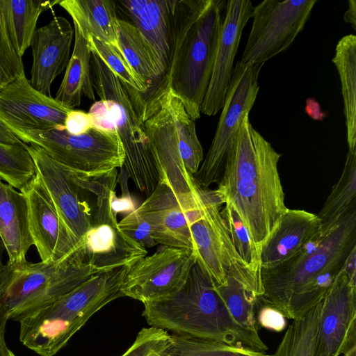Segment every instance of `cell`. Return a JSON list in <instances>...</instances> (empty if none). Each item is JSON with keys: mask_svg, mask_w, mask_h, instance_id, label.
Here are the masks:
<instances>
[{"mask_svg": "<svg viewBox=\"0 0 356 356\" xmlns=\"http://www.w3.org/2000/svg\"><path fill=\"white\" fill-rule=\"evenodd\" d=\"M278 153L250 121L243 119L216 189L245 227L260 255L262 245L288 209L281 183Z\"/></svg>", "mask_w": 356, "mask_h": 356, "instance_id": "obj_1", "label": "cell"}, {"mask_svg": "<svg viewBox=\"0 0 356 356\" xmlns=\"http://www.w3.org/2000/svg\"><path fill=\"white\" fill-rule=\"evenodd\" d=\"M225 0H175L166 71L151 95L168 90L182 102L188 116L200 118L211 81Z\"/></svg>", "mask_w": 356, "mask_h": 356, "instance_id": "obj_2", "label": "cell"}, {"mask_svg": "<svg viewBox=\"0 0 356 356\" xmlns=\"http://www.w3.org/2000/svg\"><path fill=\"white\" fill-rule=\"evenodd\" d=\"M355 248L356 209L293 257L273 268H261L263 296L286 318L302 316L322 300Z\"/></svg>", "mask_w": 356, "mask_h": 356, "instance_id": "obj_3", "label": "cell"}, {"mask_svg": "<svg viewBox=\"0 0 356 356\" xmlns=\"http://www.w3.org/2000/svg\"><path fill=\"white\" fill-rule=\"evenodd\" d=\"M143 305L142 315L151 327L261 353L268 349L257 332L233 319L213 282L196 262L179 291Z\"/></svg>", "mask_w": 356, "mask_h": 356, "instance_id": "obj_4", "label": "cell"}, {"mask_svg": "<svg viewBox=\"0 0 356 356\" xmlns=\"http://www.w3.org/2000/svg\"><path fill=\"white\" fill-rule=\"evenodd\" d=\"M140 113L159 181L171 188L185 212L192 209L197 204L200 190L193 176L204 159L195 121L169 90L142 96Z\"/></svg>", "mask_w": 356, "mask_h": 356, "instance_id": "obj_5", "label": "cell"}, {"mask_svg": "<svg viewBox=\"0 0 356 356\" xmlns=\"http://www.w3.org/2000/svg\"><path fill=\"white\" fill-rule=\"evenodd\" d=\"M129 267L97 273L53 302L22 317L19 341L40 356H54L97 311L123 297Z\"/></svg>", "mask_w": 356, "mask_h": 356, "instance_id": "obj_6", "label": "cell"}, {"mask_svg": "<svg viewBox=\"0 0 356 356\" xmlns=\"http://www.w3.org/2000/svg\"><path fill=\"white\" fill-rule=\"evenodd\" d=\"M91 68L95 92L100 100L107 102L122 145L123 165L136 187L148 196L158 185L160 175L140 113L142 94L121 81L94 52Z\"/></svg>", "mask_w": 356, "mask_h": 356, "instance_id": "obj_7", "label": "cell"}, {"mask_svg": "<svg viewBox=\"0 0 356 356\" xmlns=\"http://www.w3.org/2000/svg\"><path fill=\"white\" fill-rule=\"evenodd\" d=\"M97 273L85 261L79 247L58 262H7L0 284V307L8 321H19Z\"/></svg>", "mask_w": 356, "mask_h": 356, "instance_id": "obj_8", "label": "cell"}, {"mask_svg": "<svg viewBox=\"0 0 356 356\" xmlns=\"http://www.w3.org/2000/svg\"><path fill=\"white\" fill-rule=\"evenodd\" d=\"M224 204L216 189H200L197 205L186 212L198 266L216 286L229 277L256 296H262L261 276L237 253L220 211Z\"/></svg>", "mask_w": 356, "mask_h": 356, "instance_id": "obj_9", "label": "cell"}, {"mask_svg": "<svg viewBox=\"0 0 356 356\" xmlns=\"http://www.w3.org/2000/svg\"><path fill=\"white\" fill-rule=\"evenodd\" d=\"M24 143L42 148L54 160L85 177L108 175L124 164V153L115 132L91 128L80 135L65 129L7 128Z\"/></svg>", "mask_w": 356, "mask_h": 356, "instance_id": "obj_10", "label": "cell"}, {"mask_svg": "<svg viewBox=\"0 0 356 356\" xmlns=\"http://www.w3.org/2000/svg\"><path fill=\"white\" fill-rule=\"evenodd\" d=\"M263 65L236 63L213 139L203 163L193 176L200 188H209L211 184L219 182L234 138L255 103Z\"/></svg>", "mask_w": 356, "mask_h": 356, "instance_id": "obj_11", "label": "cell"}, {"mask_svg": "<svg viewBox=\"0 0 356 356\" xmlns=\"http://www.w3.org/2000/svg\"><path fill=\"white\" fill-rule=\"evenodd\" d=\"M317 0H264L253 8L252 24L241 60L264 63L287 49L304 29Z\"/></svg>", "mask_w": 356, "mask_h": 356, "instance_id": "obj_12", "label": "cell"}, {"mask_svg": "<svg viewBox=\"0 0 356 356\" xmlns=\"http://www.w3.org/2000/svg\"><path fill=\"white\" fill-rule=\"evenodd\" d=\"M195 262L193 250L164 246L129 268L123 297L144 303L170 296L184 286Z\"/></svg>", "mask_w": 356, "mask_h": 356, "instance_id": "obj_13", "label": "cell"}, {"mask_svg": "<svg viewBox=\"0 0 356 356\" xmlns=\"http://www.w3.org/2000/svg\"><path fill=\"white\" fill-rule=\"evenodd\" d=\"M356 348V280L343 267L321 300L314 356H339Z\"/></svg>", "mask_w": 356, "mask_h": 356, "instance_id": "obj_14", "label": "cell"}, {"mask_svg": "<svg viewBox=\"0 0 356 356\" xmlns=\"http://www.w3.org/2000/svg\"><path fill=\"white\" fill-rule=\"evenodd\" d=\"M71 110L35 90L26 76L0 90V122L6 128L64 130Z\"/></svg>", "mask_w": 356, "mask_h": 356, "instance_id": "obj_15", "label": "cell"}, {"mask_svg": "<svg viewBox=\"0 0 356 356\" xmlns=\"http://www.w3.org/2000/svg\"><path fill=\"white\" fill-rule=\"evenodd\" d=\"M20 192L26 197L30 234L44 263L60 261L79 247V241L63 223L37 175Z\"/></svg>", "mask_w": 356, "mask_h": 356, "instance_id": "obj_16", "label": "cell"}, {"mask_svg": "<svg viewBox=\"0 0 356 356\" xmlns=\"http://www.w3.org/2000/svg\"><path fill=\"white\" fill-rule=\"evenodd\" d=\"M253 8L250 0L227 1L212 75L201 106L204 115H215L223 107L242 32L252 16Z\"/></svg>", "mask_w": 356, "mask_h": 356, "instance_id": "obj_17", "label": "cell"}, {"mask_svg": "<svg viewBox=\"0 0 356 356\" xmlns=\"http://www.w3.org/2000/svg\"><path fill=\"white\" fill-rule=\"evenodd\" d=\"M35 167L36 175L65 225L79 242L90 229L89 209L79 197L76 186L63 166L42 148L26 145Z\"/></svg>", "mask_w": 356, "mask_h": 356, "instance_id": "obj_18", "label": "cell"}, {"mask_svg": "<svg viewBox=\"0 0 356 356\" xmlns=\"http://www.w3.org/2000/svg\"><path fill=\"white\" fill-rule=\"evenodd\" d=\"M85 261L97 273L130 268L147 254L146 248L119 228L116 215L96 216L95 223L79 242Z\"/></svg>", "mask_w": 356, "mask_h": 356, "instance_id": "obj_19", "label": "cell"}, {"mask_svg": "<svg viewBox=\"0 0 356 356\" xmlns=\"http://www.w3.org/2000/svg\"><path fill=\"white\" fill-rule=\"evenodd\" d=\"M74 30L65 17H54L47 24L37 28L32 38L33 64L31 85L51 96V86L66 68L70 58Z\"/></svg>", "mask_w": 356, "mask_h": 356, "instance_id": "obj_20", "label": "cell"}, {"mask_svg": "<svg viewBox=\"0 0 356 356\" xmlns=\"http://www.w3.org/2000/svg\"><path fill=\"white\" fill-rule=\"evenodd\" d=\"M136 210L149 222L156 244L193 250L186 212L166 184L159 181Z\"/></svg>", "mask_w": 356, "mask_h": 356, "instance_id": "obj_21", "label": "cell"}, {"mask_svg": "<svg viewBox=\"0 0 356 356\" xmlns=\"http://www.w3.org/2000/svg\"><path fill=\"white\" fill-rule=\"evenodd\" d=\"M175 0L115 1L120 9L149 44L156 58L161 79L169 56L170 21Z\"/></svg>", "mask_w": 356, "mask_h": 356, "instance_id": "obj_22", "label": "cell"}, {"mask_svg": "<svg viewBox=\"0 0 356 356\" xmlns=\"http://www.w3.org/2000/svg\"><path fill=\"white\" fill-rule=\"evenodd\" d=\"M319 233L320 220L316 214L287 209L261 248V269L287 260Z\"/></svg>", "mask_w": 356, "mask_h": 356, "instance_id": "obj_23", "label": "cell"}, {"mask_svg": "<svg viewBox=\"0 0 356 356\" xmlns=\"http://www.w3.org/2000/svg\"><path fill=\"white\" fill-rule=\"evenodd\" d=\"M0 240L8 254V263L26 261V255L33 242L29 225L26 197L0 178Z\"/></svg>", "mask_w": 356, "mask_h": 356, "instance_id": "obj_24", "label": "cell"}, {"mask_svg": "<svg viewBox=\"0 0 356 356\" xmlns=\"http://www.w3.org/2000/svg\"><path fill=\"white\" fill-rule=\"evenodd\" d=\"M86 40L93 36L118 48L116 7L111 0H63L58 3Z\"/></svg>", "mask_w": 356, "mask_h": 356, "instance_id": "obj_25", "label": "cell"}, {"mask_svg": "<svg viewBox=\"0 0 356 356\" xmlns=\"http://www.w3.org/2000/svg\"><path fill=\"white\" fill-rule=\"evenodd\" d=\"M74 30L73 51L55 97L58 102L70 109L80 106L83 95L95 100L91 68L92 52L88 41L74 26Z\"/></svg>", "mask_w": 356, "mask_h": 356, "instance_id": "obj_26", "label": "cell"}, {"mask_svg": "<svg viewBox=\"0 0 356 356\" xmlns=\"http://www.w3.org/2000/svg\"><path fill=\"white\" fill-rule=\"evenodd\" d=\"M59 0H0V7L11 43L22 58L31 46L41 13Z\"/></svg>", "mask_w": 356, "mask_h": 356, "instance_id": "obj_27", "label": "cell"}, {"mask_svg": "<svg viewBox=\"0 0 356 356\" xmlns=\"http://www.w3.org/2000/svg\"><path fill=\"white\" fill-rule=\"evenodd\" d=\"M341 86L348 149L356 148V36H343L332 58Z\"/></svg>", "mask_w": 356, "mask_h": 356, "instance_id": "obj_28", "label": "cell"}, {"mask_svg": "<svg viewBox=\"0 0 356 356\" xmlns=\"http://www.w3.org/2000/svg\"><path fill=\"white\" fill-rule=\"evenodd\" d=\"M355 209L356 148L348 149L341 175L317 214L320 235H325Z\"/></svg>", "mask_w": 356, "mask_h": 356, "instance_id": "obj_29", "label": "cell"}, {"mask_svg": "<svg viewBox=\"0 0 356 356\" xmlns=\"http://www.w3.org/2000/svg\"><path fill=\"white\" fill-rule=\"evenodd\" d=\"M118 45L134 72L148 88L161 79L156 56L141 32L131 23L117 20Z\"/></svg>", "mask_w": 356, "mask_h": 356, "instance_id": "obj_30", "label": "cell"}, {"mask_svg": "<svg viewBox=\"0 0 356 356\" xmlns=\"http://www.w3.org/2000/svg\"><path fill=\"white\" fill-rule=\"evenodd\" d=\"M321 312V301L287 328L271 356H314Z\"/></svg>", "mask_w": 356, "mask_h": 356, "instance_id": "obj_31", "label": "cell"}, {"mask_svg": "<svg viewBox=\"0 0 356 356\" xmlns=\"http://www.w3.org/2000/svg\"><path fill=\"white\" fill-rule=\"evenodd\" d=\"M161 356H271L248 348L187 335L170 334Z\"/></svg>", "mask_w": 356, "mask_h": 356, "instance_id": "obj_32", "label": "cell"}, {"mask_svg": "<svg viewBox=\"0 0 356 356\" xmlns=\"http://www.w3.org/2000/svg\"><path fill=\"white\" fill-rule=\"evenodd\" d=\"M215 286L233 319L241 327L258 332L259 328L256 321L258 296L232 277H228L225 284Z\"/></svg>", "mask_w": 356, "mask_h": 356, "instance_id": "obj_33", "label": "cell"}, {"mask_svg": "<svg viewBox=\"0 0 356 356\" xmlns=\"http://www.w3.org/2000/svg\"><path fill=\"white\" fill-rule=\"evenodd\" d=\"M26 145L0 143V178L19 191L36 176Z\"/></svg>", "mask_w": 356, "mask_h": 356, "instance_id": "obj_34", "label": "cell"}, {"mask_svg": "<svg viewBox=\"0 0 356 356\" xmlns=\"http://www.w3.org/2000/svg\"><path fill=\"white\" fill-rule=\"evenodd\" d=\"M86 40L91 51L96 54L121 81L140 93H147V86L131 69L120 49L93 36H88Z\"/></svg>", "mask_w": 356, "mask_h": 356, "instance_id": "obj_35", "label": "cell"}, {"mask_svg": "<svg viewBox=\"0 0 356 356\" xmlns=\"http://www.w3.org/2000/svg\"><path fill=\"white\" fill-rule=\"evenodd\" d=\"M229 232L233 245L240 257L261 275L260 255L252 243L239 217L229 204L220 211Z\"/></svg>", "mask_w": 356, "mask_h": 356, "instance_id": "obj_36", "label": "cell"}, {"mask_svg": "<svg viewBox=\"0 0 356 356\" xmlns=\"http://www.w3.org/2000/svg\"><path fill=\"white\" fill-rule=\"evenodd\" d=\"M24 76L22 58L11 43L0 7V90Z\"/></svg>", "mask_w": 356, "mask_h": 356, "instance_id": "obj_37", "label": "cell"}, {"mask_svg": "<svg viewBox=\"0 0 356 356\" xmlns=\"http://www.w3.org/2000/svg\"><path fill=\"white\" fill-rule=\"evenodd\" d=\"M170 334L164 330L151 327L143 328L134 342L121 356H161L167 347Z\"/></svg>", "mask_w": 356, "mask_h": 356, "instance_id": "obj_38", "label": "cell"}, {"mask_svg": "<svg viewBox=\"0 0 356 356\" xmlns=\"http://www.w3.org/2000/svg\"><path fill=\"white\" fill-rule=\"evenodd\" d=\"M118 226L127 236L145 248L157 245L152 238L149 222L136 209L122 218Z\"/></svg>", "mask_w": 356, "mask_h": 356, "instance_id": "obj_39", "label": "cell"}, {"mask_svg": "<svg viewBox=\"0 0 356 356\" xmlns=\"http://www.w3.org/2000/svg\"><path fill=\"white\" fill-rule=\"evenodd\" d=\"M256 321L259 328L263 327L275 332L283 331L286 325L283 313L263 296L257 298Z\"/></svg>", "mask_w": 356, "mask_h": 356, "instance_id": "obj_40", "label": "cell"}, {"mask_svg": "<svg viewBox=\"0 0 356 356\" xmlns=\"http://www.w3.org/2000/svg\"><path fill=\"white\" fill-rule=\"evenodd\" d=\"M88 113L91 118L93 128L108 132L116 131L106 101L95 102Z\"/></svg>", "mask_w": 356, "mask_h": 356, "instance_id": "obj_41", "label": "cell"}, {"mask_svg": "<svg viewBox=\"0 0 356 356\" xmlns=\"http://www.w3.org/2000/svg\"><path fill=\"white\" fill-rule=\"evenodd\" d=\"M92 128L91 118L88 113L72 109L65 120V129L70 134L80 135Z\"/></svg>", "mask_w": 356, "mask_h": 356, "instance_id": "obj_42", "label": "cell"}, {"mask_svg": "<svg viewBox=\"0 0 356 356\" xmlns=\"http://www.w3.org/2000/svg\"><path fill=\"white\" fill-rule=\"evenodd\" d=\"M0 143L6 145H23L17 136L0 122Z\"/></svg>", "mask_w": 356, "mask_h": 356, "instance_id": "obj_43", "label": "cell"}, {"mask_svg": "<svg viewBox=\"0 0 356 356\" xmlns=\"http://www.w3.org/2000/svg\"><path fill=\"white\" fill-rule=\"evenodd\" d=\"M7 318L0 307V356H8V348L5 340V331Z\"/></svg>", "mask_w": 356, "mask_h": 356, "instance_id": "obj_44", "label": "cell"}, {"mask_svg": "<svg viewBox=\"0 0 356 356\" xmlns=\"http://www.w3.org/2000/svg\"><path fill=\"white\" fill-rule=\"evenodd\" d=\"M348 3V8L344 13L343 20L356 30V1L350 0Z\"/></svg>", "mask_w": 356, "mask_h": 356, "instance_id": "obj_45", "label": "cell"}, {"mask_svg": "<svg viewBox=\"0 0 356 356\" xmlns=\"http://www.w3.org/2000/svg\"><path fill=\"white\" fill-rule=\"evenodd\" d=\"M4 250H5V248L3 247V245L0 240V284L1 282L2 274H3L4 266H5V264H3V254Z\"/></svg>", "mask_w": 356, "mask_h": 356, "instance_id": "obj_46", "label": "cell"}, {"mask_svg": "<svg viewBox=\"0 0 356 356\" xmlns=\"http://www.w3.org/2000/svg\"><path fill=\"white\" fill-rule=\"evenodd\" d=\"M344 356H356V348L349 350Z\"/></svg>", "mask_w": 356, "mask_h": 356, "instance_id": "obj_47", "label": "cell"}, {"mask_svg": "<svg viewBox=\"0 0 356 356\" xmlns=\"http://www.w3.org/2000/svg\"><path fill=\"white\" fill-rule=\"evenodd\" d=\"M8 356H17L11 350L8 348Z\"/></svg>", "mask_w": 356, "mask_h": 356, "instance_id": "obj_48", "label": "cell"}]
</instances>
